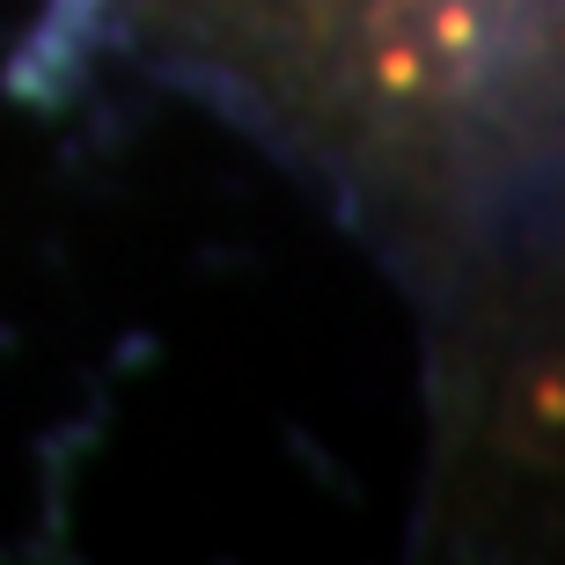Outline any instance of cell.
I'll return each instance as SVG.
<instances>
[{
	"instance_id": "obj_1",
	"label": "cell",
	"mask_w": 565,
	"mask_h": 565,
	"mask_svg": "<svg viewBox=\"0 0 565 565\" xmlns=\"http://www.w3.org/2000/svg\"><path fill=\"white\" fill-rule=\"evenodd\" d=\"M360 60L390 104H448L492 66V0H375Z\"/></svg>"
},
{
	"instance_id": "obj_2",
	"label": "cell",
	"mask_w": 565,
	"mask_h": 565,
	"mask_svg": "<svg viewBox=\"0 0 565 565\" xmlns=\"http://www.w3.org/2000/svg\"><path fill=\"white\" fill-rule=\"evenodd\" d=\"M492 434H500V456L529 462V470H558L565 462V353H536L507 375Z\"/></svg>"
}]
</instances>
